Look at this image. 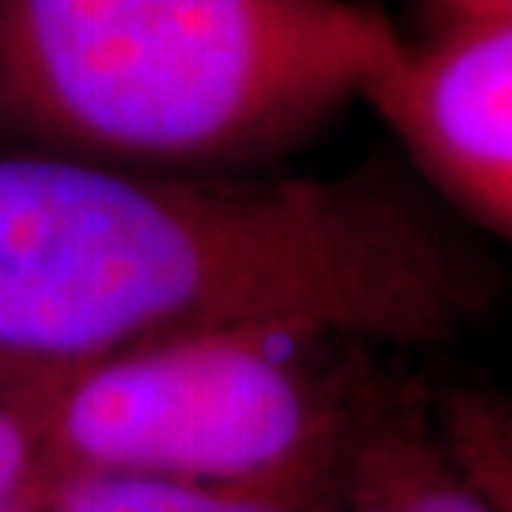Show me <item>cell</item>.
Listing matches in <instances>:
<instances>
[{
	"instance_id": "obj_10",
	"label": "cell",
	"mask_w": 512,
	"mask_h": 512,
	"mask_svg": "<svg viewBox=\"0 0 512 512\" xmlns=\"http://www.w3.org/2000/svg\"><path fill=\"white\" fill-rule=\"evenodd\" d=\"M42 372H27V368H12L0 361V395H27Z\"/></svg>"
},
{
	"instance_id": "obj_2",
	"label": "cell",
	"mask_w": 512,
	"mask_h": 512,
	"mask_svg": "<svg viewBox=\"0 0 512 512\" xmlns=\"http://www.w3.org/2000/svg\"><path fill=\"white\" fill-rule=\"evenodd\" d=\"M361 0H23L19 57L42 122L152 160L296 145L399 50Z\"/></svg>"
},
{
	"instance_id": "obj_1",
	"label": "cell",
	"mask_w": 512,
	"mask_h": 512,
	"mask_svg": "<svg viewBox=\"0 0 512 512\" xmlns=\"http://www.w3.org/2000/svg\"><path fill=\"white\" fill-rule=\"evenodd\" d=\"M494 296L478 255L395 171L152 183L0 160V361L92 365L209 330L433 346Z\"/></svg>"
},
{
	"instance_id": "obj_6",
	"label": "cell",
	"mask_w": 512,
	"mask_h": 512,
	"mask_svg": "<svg viewBox=\"0 0 512 512\" xmlns=\"http://www.w3.org/2000/svg\"><path fill=\"white\" fill-rule=\"evenodd\" d=\"M46 512H334V497L258 494L137 475H73L54 486Z\"/></svg>"
},
{
	"instance_id": "obj_4",
	"label": "cell",
	"mask_w": 512,
	"mask_h": 512,
	"mask_svg": "<svg viewBox=\"0 0 512 512\" xmlns=\"http://www.w3.org/2000/svg\"><path fill=\"white\" fill-rule=\"evenodd\" d=\"M418 171L512 239V19H456L433 42H399L365 84Z\"/></svg>"
},
{
	"instance_id": "obj_8",
	"label": "cell",
	"mask_w": 512,
	"mask_h": 512,
	"mask_svg": "<svg viewBox=\"0 0 512 512\" xmlns=\"http://www.w3.org/2000/svg\"><path fill=\"white\" fill-rule=\"evenodd\" d=\"M50 494L54 475L27 395H0V512H46Z\"/></svg>"
},
{
	"instance_id": "obj_5",
	"label": "cell",
	"mask_w": 512,
	"mask_h": 512,
	"mask_svg": "<svg viewBox=\"0 0 512 512\" xmlns=\"http://www.w3.org/2000/svg\"><path fill=\"white\" fill-rule=\"evenodd\" d=\"M334 512H501L459 471L421 387L372 372L349 429Z\"/></svg>"
},
{
	"instance_id": "obj_9",
	"label": "cell",
	"mask_w": 512,
	"mask_h": 512,
	"mask_svg": "<svg viewBox=\"0 0 512 512\" xmlns=\"http://www.w3.org/2000/svg\"><path fill=\"white\" fill-rule=\"evenodd\" d=\"M448 23L456 19H512V0H437Z\"/></svg>"
},
{
	"instance_id": "obj_7",
	"label": "cell",
	"mask_w": 512,
	"mask_h": 512,
	"mask_svg": "<svg viewBox=\"0 0 512 512\" xmlns=\"http://www.w3.org/2000/svg\"><path fill=\"white\" fill-rule=\"evenodd\" d=\"M433 421L459 471L501 512H512V391L456 384L429 395Z\"/></svg>"
},
{
	"instance_id": "obj_3",
	"label": "cell",
	"mask_w": 512,
	"mask_h": 512,
	"mask_svg": "<svg viewBox=\"0 0 512 512\" xmlns=\"http://www.w3.org/2000/svg\"><path fill=\"white\" fill-rule=\"evenodd\" d=\"M361 342L304 330H209L50 368L27 395L54 486L137 475L334 497L376 365Z\"/></svg>"
}]
</instances>
